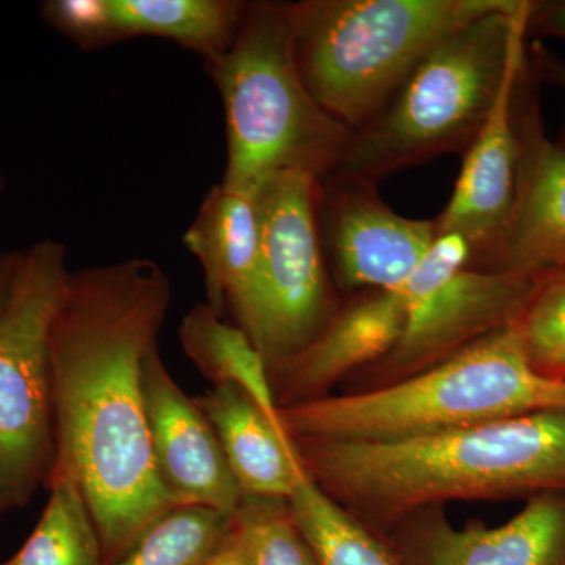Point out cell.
<instances>
[{"label":"cell","instance_id":"6da1fadb","mask_svg":"<svg viewBox=\"0 0 565 565\" xmlns=\"http://www.w3.org/2000/svg\"><path fill=\"white\" fill-rule=\"evenodd\" d=\"M170 300L162 267L131 258L71 273L52 323V471L81 487L106 565L178 505L156 471L143 396Z\"/></svg>","mask_w":565,"mask_h":565},{"label":"cell","instance_id":"7a4b0ae2","mask_svg":"<svg viewBox=\"0 0 565 565\" xmlns=\"http://www.w3.org/2000/svg\"><path fill=\"white\" fill-rule=\"evenodd\" d=\"M292 446L308 478L379 537L405 516L451 501L565 492V408L411 440Z\"/></svg>","mask_w":565,"mask_h":565},{"label":"cell","instance_id":"3957f363","mask_svg":"<svg viewBox=\"0 0 565 565\" xmlns=\"http://www.w3.org/2000/svg\"><path fill=\"white\" fill-rule=\"evenodd\" d=\"M533 0H509L438 43L381 114L352 132L327 180L377 185L440 156L465 154L527 50Z\"/></svg>","mask_w":565,"mask_h":565},{"label":"cell","instance_id":"277c9868","mask_svg":"<svg viewBox=\"0 0 565 565\" xmlns=\"http://www.w3.org/2000/svg\"><path fill=\"white\" fill-rule=\"evenodd\" d=\"M565 408V381L531 366L515 327L396 384L278 407L292 440H411L493 419Z\"/></svg>","mask_w":565,"mask_h":565},{"label":"cell","instance_id":"5b68a950","mask_svg":"<svg viewBox=\"0 0 565 565\" xmlns=\"http://www.w3.org/2000/svg\"><path fill=\"white\" fill-rule=\"evenodd\" d=\"M206 68L225 110L223 188L252 196L281 173L332 177L352 131L300 76L291 3H248L232 46Z\"/></svg>","mask_w":565,"mask_h":565},{"label":"cell","instance_id":"8992f818","mask_svg":"<svg viewBox=\"0 0 565 565\" xmlns=\"http://www.w3.org/2000/svg\"><path fill=\"white\" fill-rule=\"evenodd\" d=\"M509 0H305L291 3L308 90L352 132L367 125L430 51Z\"/></svg>","mask_w":565,"mask_h":565},{"label":"cell","instance_id":"52a82bcc","mask_svg":"<svg viewBox=\"0 0 565 565\" xmlns=\"http://www.w3.org/2000/svg\"><path fill=\"white\" fill-rule=\"evenodd\" d=\"M70 274L65 244H32L0 311V515L31 503L54 467L51 330Z\"/></svg>","mask_w":565,"mask_h":565},{"label":"cell","instance_id":"ba28073f","mask_svg":"<svg viewBox=\"0 0 565 565\" xmlns=\"http://www.w3.org/2000/svg\"><path fill=\"white\" fill-rule=\"evenodd\" d=\"M470 256L462 236L438 234L399 289L407 307L403 338L381 362L352 375L344 393L396 384L519 321L541 282L473 269Z\"/></svg>","mask_w":565,"mask_h":565},{"label":"cell","instance_id":"9c48e42d","mask_svg":"<svg viewBox=\"0 0 565 565\" xmlns=\"http://www.w3.org/2000/svg\"><path fill=\"white\" fill-rule=\"evenodd\" d=\"M252 196L266 288L259 352L273 379L326 329L341 300L327 269L319 225L321 181L311 174L281 173Z\"/></svg>","mask_w":565,"mask_h":565},{"label":"cell","instance_id":"30bf717a","mask_svg":"<svg viewBox=\"0 0 565 565\" xmlns=\"http://www.w3.org/2000/svg\"><path fill=\"white\" fill-rule=\"evenodd\" d=\"M539 85L526 50L489 121L465 152L451 199L435 218L438 234H459L470 244V262L500 239L519 204L527 125L541 107Z\"/></svg>","mask_w":565,"mask_h":565},{"label":"cell","instance_id":"8fae6325","mask_svg":"<svg viewBox=\"0 0 565 565\" xmlns=\"http://www.w3.org/2000/svg\"><path fill=\"white\" fill-rule=\"evenodd\" d=\"M319 225L338 285L348 291L403 288L438 236L437 222L396 214L367 182H321Z\"/></svg>","mask_w":565,"mask_h":565},{"label":"cell","instance_id":"7c38bea8","mask_svg":"<svg viewBox=\"0 0 565 565\" xmlns=\"http://www.w3.org/2000/svg\"><path fill=\"white\" fill-rule=\"evenodd\" d=\"M382 539L401 565H565V492L530 498L494 527L457 530L441 505L422 509Z\"/></svg>","mask_w":565,"mask_h":565},{"label":"cell","instance_id":"4fadbf2b","mask_svg":"<svg viewBox=\"0 0 565 565\" xmlns=\"http://www.w3.org/2000/svg\"><path fill=\"white\" fill-rule=\"evenodd\" d=\"M143 396L152 460L170 498L178 505L236 514L245 494L217 434L167 370L159 348L145 360Z\"/></svg>","mask_w":565,"mask_h":565},{"label":"cell","instance_id":"5bb4252c","mask_svg":"<svg viewBox=\"0 0 565 565\" xmlns=\"http://www.w3.org/2000/svg\"><path fill=\"white\" fill-rule=\"evenodd\" d=\"M182 243L202 266L207 305L221 316L228 308L236 326L259 351L266 326V288L253 196L214 185Z\"/></svg>","mask_w":565,"mask_h":565},{"label":"cell","instance_id":"9a60e30c","mask_svg":"<svg viewBox=\"0 0 565 565\" xmlns=\"http://www.w3.org/2000/svg\"><path fill=\"white\" fill-rule=\"evenodd\" d=\"M407 323L403 292L370 289L341 302L332 321L270 379L278 407L329 396L338 384L381 362Z\"/></svg>","mask_w":565,"mask_h":565},{"label":"cell","instance_id":"2e32d148","mask_svg":"<svg viewBox=\"0 0 565 565\" xmlns=\"http://www.w3.org/2000/svg\"><path fill=\"white\" fill-rule=\"evenodd\" d=\"M468 267L541 285L565 273V147L546 137L541 107L527 125L525 172L512 221Z\"/></svg>","mask_w":565,"mask_h":565},{"label":"cell","instance_id":"e0dca14e","mask_svg":"<svg viewBox=\"0 0 565 565\" xmlns=\"http://www.w3.org/2000/svg\"><path fill=\"white\" fill-rule=\"evenodd\" d=\"M195 403L214 427L245 497L289 500L302 467L277 414H267L234 385L212 386Z\"/></svg>","mask_w":565,"mask_h":565},{"label":"cell","instance_id":"ac0fdd59","mask_svg":"<svg viewBox=\"0 0 565 565\" xmlns=\"http://www.w3.org/2000/svg\"><path fill=\"white\" fill-rule=\"evenodd\" d=\"M109 44L159 36L195 52L204 65L221 58L243 24L247 2L236 0H103Z\"/></svg>","mask_w":565,"mask_h":565},{"label":"cell","instance_id":"d6986e66","mask_svg":"<svg viewBox=\"0 0 565 565\" xmlns=\"http://www.w3.org/2000/svg\"><path fill=\"white\" fill-rule=\"evenodd\" d=\"M180 341L185 355L214 386H237L267 414H277L267 364L239 326L223 321L207 303L196 305L182 319Z\"/></svg>","mask_w":565,"mask_h":565},{"label":"cell","instance_id":"ffe728a7","mask_svg":"<svg viewBox=\"0 0 565 565\" xmlns=\"http://www.w3.org/2000/svg\"><path fill=\"white\" fill-rule=\"evenodd\" d=\"M50 500L35 530L10 561L0 565H106L90 508L65 471L47 479Z\"/></svg>","mask_w":565,"mask_h":565},{"label":"cell","instance_id":"44dd1931","mask_svg":"<svg viewBox=\"0 0 565 565\" xmlns=\"http://www.w3.org/2000/svg\"><path fill=\"white\" fill-rule=\"evenodd\" d=\"M288 503L321 565H401L384 539L334 503L303 470Z\"/></svg>","mask_w":565,"mask_h":565},{"label":"cell","instance_id":"7402d4cb","mask_svg":"<svg viewBox=\"0 0 565 565\" xmlns=\"http://www.w3.org/2000/svg\"><path fill=\"white\" fill-rule=\"evenodd\" d=\"M233 527L234 514L203 505H177L114 565H210Z\"/></svg>","mask_w":565,"mask_h":565},{"label":"cell","instance_id":"603a6c76","mask_svg":"<svg viewBox=\"0 0 565 565\" xmlns=\"http://www.w3.org/2000/svg\"><path fill=\"white\" fill-rule=\"evenodd\" d=\"M236 520L250 545L253 565H321L288 500L245 497Z\"/></svg>","mask_w":565,"mask_h":565},{"label":"cell","instance_id":"cb8c5ba5","mask_svg":"<svg viewBox=\"0 0 565 565\" xmlns=\"http://www.w3.org/2000/svg\"><path fill=\"white\" fill-rule=\"evenodd\" d=\"M514 327L531 366L565 381V273L539 286Z\"/></svg>","mask_w":565,"mask_h":565},{"label":"cell","instance_id":"d4e9b609","mask_svg":"<svg viewBox=\"0 0 565 565\" xmlns=\"http://www.w3.org/2000/svg\"><path fill=\"white\" fill-rule=\"evenodd\" d=\"M39 11L52 29L84 50L109 44L103 0H46Z\"/></svg>","mask_w":565,"mask_h":565},{"label":"cell","instance_id":"484cf974","mask_svg":"<svg viewBox=\"0 0 565 565\" xmlns=\"http://www.w3.org/2000/svg\"><path fill=\"white\" fill-rule=\"evenodd\" d=\"M565 40V0L534 2L527 20V39Z\"/></svg>","mask_w":565,"mask_h":565},{"label":"cell","instance_id":"4316f807","mask_svg":"<svg viewBox=\"0 0 565 565\" xmlns=\"http://www.w3.org/2000/svg\"><path fill=\"white\" fill-rule=\"evenodd\" d=\"M527 58H530L531 68L541 84L555 85L565 92V58L539 41L527 43ZM557 143L565 147V126Z\"/></svg>","mask_w":565,"mask_h":565},{"label":"cell","instance_id":"83f0119b","mask_svg":"<svg viewBox=\"0 0 565 565\" xmlns=\"http://www.w3.org/2000/svg\"><path fill=\"white\" fill-rule=\"evenodd\" d=\"M210 565H253L250 545L234 514V527Z\"/></svg>","mask_w":565,"mask_h":565},{"label":"cell","instance_id":"f1b7e54d","mask_svg":"<svg viewBox=\"0 0 565 565\" xmlns=\"http://www.w3.org/2000/svg\"><path fill=\"white\" fill-rule=\"evenodd\" d=\"M24 250L0 252V311L9 300Z\"/></svg>","mask_w":565,"mask_h":565},{"label":"cell","instance_id":"f546056e","mask_svg":"<svg viewBox=\"0 0 565 565\" xmlns=\"http://www.w3.org/2000/svg\"><path fill=\"white\" fill-rule=\"evenodd\" d=\"M3 191H6V178L0 173V195H2Z\"/></svg>","mask_w":565,"mask_h":565}]
</instances>
